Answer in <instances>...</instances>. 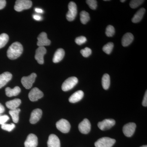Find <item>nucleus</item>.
<instances>
[{"label":"nucleus","instance_id":"38","mask_svg":"<svg viewBox=\"0 0 147 147\" xmlns=\"http://www.w3.org/2000/svg\"><path fill=\"white\" fill-rule=\"evenodd\" d=\"M33 18L36 21H40L42 18L41 16L38 15H33Z\"/></svg>","mask_w":147,"mask_h":147},{"label":"nucleus","instance_id":"35","mask_svg":"<svg viewBox=\"0 0 147 147\" xmlns=\"http://www.w3.org/2000/svg\"><path fill=\"white\" fill-rule=\"evenodd\" d=\"M9 119V117L7 115L0 116V124L1 125L4 124Z\"/></svg>","mask_w":147,"mask_h":147},{"label":"nucleus","instance_id":"40","mask_svg":"<svg viewBox=\"0 0 147 147\" xmlns=\"http://www.w3.org/2000/svg\"><path fill=\"white\" fill-rule=\"evenodd\" d=\"M35 11L36 12L38 13H42L43 12V10L41 9L36 8L35 9Z\"/></svg>","mask_w":147,"mask_h":147},{"label":"nucleus","instance_id":"41","mask_svg":"<svg viewBox=\"0 0 147 147\" xmlns=\"http://www.w3.org/2000/svg\"><path fill=\"white\" fill-rule=\"evenodd\" d=\"M120 1L121 2L123 3L125 1V0H123H123H121V1Z\"/></svg>","mask_w":147,"mask_h":147},{"label":"nucleus","instance_id":"42","mask_svg":"<svg viewBox=\"0 0 147 147\" xmlns=\"http://www.w3.org/2000/svg\"><path fill=\"white\" fill-rule=\"evenodd\" d=\"M140 147H147V145H144V146H142Z\"/></svg>","mask_w":147,"mask_h":147},{"label":"nucleus","instance_id":"23","mask_svg":"<svg viewBox=\"0 0 147 147\" xmlns=\"http://www.w3.org/2000/svg\"><path fill=\"white\" fill-rule=\"evenodd\" d=\"M146 11L145 8H142L139 9L137 13L134 14V16L131 19V21L133 23H137L140 22L142 20L144 14Z\"/></svg>","mask_w":147,"mask_h":147},{"label":"nucleus","instance_id":"2","mask_svg":"<svg viewBox=\"0 0 147 147\" xmlns=\"http://www.w3.org/2000/svg\"><path fill=\"white\" fill-rule=\"evenodd\" d=\"M116 140L108 137H102L95 143L96 147H112L115 143Z\"/></svg>","mask_w":147,"mask_h":147},{"label":"nucleus","instance_id":"30","mask_svg":"<svg viewBox=\"0 0 147 147\" xmlns=\"http://www.w3.org/2000/svg\"><path fill=\"white\" fill-rule=\"evenodd\" d=\"M144 1L142 0H132L130 1L129 5L131 8H136L142 4Z\"/></svg>","mask_w":147,"mask_h":147},{"label":"nucleus","instance_id":"26","mask_svg":"<svg viewBox=\"0 0 147 147\" xmlns=\"http://www.w3.org/2000/svg\"><path fill=\"white\" fill-rule=\"evenodd\" d=\"M90 19L89 14L85 11H82L80 13V21L82 24H86Z\"/></svg>","mask_w":147,"mask_h":147},{"label":"nucleus","instance_id":"5","mask_svg":"<svg viewBox=\"0 0 147 147\" xmlns=\"http://www.w3.org/2000/svg\"><path fill=\"white\" fill-rule=\"evenodd\" d=\"M77 13V6L76 3L71 1L68 4V11L66 14V18L69 21L75 19Z\"/></svg>","mask_w":147,"mask_h":147},{"label":"nucleus","instance_id":"29","mask_svg":"<svg viewBox=\"0 0 147 147\" xmlns=\"http://www.w3.org/2000/svg\"><path fill=\"white\" fill-rule=\"evenodd\" d=\"M115 34V29L113 26L109 25L106 28L105 34L108 37H112Z\"/></svg>","mask_w":147,"mask_h":147},{"label":"nucleus","instance_id":"31","mask_svg":"<svg viewBox=\"0 0 147 147\" xmlns=\"http://www.w3.org/2000/svg\"><path fill=\"white\" fill-rule=\"evenodd\" d=\"M15 125L13 123L4 124L1 125V128L3 130H6L8 131H11L15 128Z\"/></svg>","mask_w":147,"mask_h":147},{"label":"nucleus","instance_id":"6","mask_svg":"<svg viewBox=\"0 0 147 147\" xmlns=\"http://www.w3.org/2000/svg\"><path fill=\"white\" fill-rule=\"evenodd\" d=\"M36 74L33 73L28 76H24L21 79L22 85L27 89L32 88L36 77Z\"/></svg>","mask_w":147,"mask_h":147},{"label":"nucleus","instance_id":"22","mask_svg":"<svg viewBox=\"0 0 147 147\" xmlns=\"http://www.w3.org/2000/svg\"><path fill=\"white\" fill-rule=\"evenodd\" d=\"M21 100L20 99L15 98L6 102V105L10 110H13L18 108V106L21 104Z\"/></svg>","mask_w":147,"mask_h":147},{"label":"nucleus","instance_id":"28","mask_svg":"<svg viewBox=\"0 0 147 147\" xmlns=\"http://www.w3.org/2000/svg\"><path fill=\"white\" fill-rule=\"evenodd\" d=\"M113 47H114V44L113 42H108L103 46V47H102V50L106 54L110 55L112 52Z\"/></svg>","mask_w":147,"mask_h":147},{"label":"nucleus","instance_id":"32","mask_svg":"<svg viewBox=\"0 0 147 147\" xmlns=\"http://www.w3.org/2000/svg\"><path fill=\"white\" fill-rule=\"evenodd\" d=\"M81 53L84 57H88L91 55L92 50L89 47H86L81 50Z\"/></svg>","mask_w":147,"mask_h":147},{"label":"nucleus","instance_id":"18","mask_svg":"<svg viewBox=\"0 0 147 147\" xmlns=\"http://www.w3.org/2000/svg\"><path fill=\"white\" fill-rule=\"evenodd\" d=\"M84 92L82 90H78L73 94L69 98V101L71 103H75L82 100L84 97Z\"/></svg>","mask_w":147,"mask_h":147},{"label":"nucleus","instance_id":"27","mask_svg":"<svg viewBox=\"0 0 147 147\" xmlns=\"http://www.w3.org/2000/svg\"><path fill=\"white\" fill-rule=\"evenodd\" d=\"M8 40L9 36L6 34L3 33L0 35V49L6 45Z\"/></svg>","mask_w":147,"mask_h":147},{"label":"nucleus","instance_id":"8","mask_svg":"<svg viewBox=\"0 0 147 147\" xmlns=\"http://www.w3.org/2000/svg\"><path fill=\"white\" fill-rule=\"evenodd\" d=\"M115 123V121L113 119H105L102 121L98 122V126L101 130H107L113 127Z\"/></svg>","mask_w":147,"mask_h":147},{"label":"nucleus","instance_id":"25","mask_svg":"<svg viewBox=\"0 0 147 147\" xmlns=\"http://www.w3.org/2000/svg\"><path fill=\"white\" fill-rule=\"evenodd\" d=\"M21 111L19 108H16L13 110H11L9 111V114L12 118V120L15 123H17L19 120V114Z\"/></svg>","mask_w":147,"mask_h":147},{"label":"nucleus","instance_id":"44","mask_svg":"<svg viewBox=\"0 0 147 147\" xmlns=\"http://www.w3.org/2000/svg\"><path fill=\"white\" fill-rule=\"evenodd\" d=\"M0 116H1V114H0Z\"/></svg>","mask_w":147,"mask_h":147},{"label":"nucleus","instance_id":"14","mask_svg":"<svg viewBox=\"0 0 147 147\" xmlns=\"http://www.w3.org/2000/svg\"><path fill=\"white\" fill-rule=\"evenodd\" d=\"M38 138L34 134H29L24 143L25 147H36L38 145Z\"/></svg>","mask_w":147,"mask_h":147},{"label":"nucleus","instance_id":"21","mask_svg":"<svg viewBox=\"0 0 147 147\" xmlns=\"http://www.w3.org/2000/svg\"><path fill=\"white\" fill-rule=\"evenodd\" d=\"M6 95L8 97H12L18 95L21 91V88L18 86L14 87L13 89L7 87L5 88Z\"/></svg>","mask_w":147,"mask_h":147},{"label":"nucleus","instance_id":"34","mask_svg":"<svg viewBox=\"0 0 147 147\" xmlns=\"http://www.w3.org/2000/svg\"><path fill=\"white\" fill-rule=\"evenodd\" d=\"M75 42L76 44L79 45H81L84 44L87 41V39L86 37L81 36L78 37L75 39Z\"/></svg>","mask_w":147,"mask_h":147},{"label":"nucleus","instance_id":"33","mask_svg":"<svg viewBox=\"0 0 147 147\" xmlns=\"http://www.w3.org/2000/svg\"><path fill=\"white\" fill-rule=\"evenodd\" d=\"M86 2L89 6L90 8L93 10L96 9L97 6V1L95 0H87L86 1Z\"/></svg>","mask_w":147,"mask_h":147},{"label":"nucleus","instance_id":"15","mask_svg":"<svg viewBox=\"0 0 147 147\" xmlns=\"http://www.w3.org/2000/svg\"><path fill=\"white\" fill-rule=\"evenodd\" d=\"M42 115V110L40 109H36L33 110L31 114L30 121L31 123L35 124L39 121L41 118Z\"/></svg>","mask_w":147,"mask_h":147},{"label":"nucleus","instance_id":"11","mask_svg":"<svg viewBox=\"0 0 147 147\" xmlns=\"http://www.w3.org/2000/svg\"><path fill=\"white\" fill-rule=\"evenodd\" d=\"M47 50L44 47H39L36 49L35 58L40 64L44 63V56Z\"/></svg>","mask_w":147,"mask_h":147},{"label":"nucleus","instance_id":"7","mask_svg":"<svg viewBox=\"0 0 147 147\" xmlns=\"http://www.w3.org/2000/svg\"><path fill=\"white\" fill-rule=\"evenodd\" d=\"M56 127L61 132L67 133L70 130L71 125L68 121L65 119H61L57 122Z\"/></svg>","mask_w":147,"mask_h":147},{"label":"nucleus","instance_id":"39","mask_svg":"<svg viewBox=\"0 0 147 147\" xmlns=\"http://www.w3.org/2000/svg\"><path fill=\"white\" fill-rule=\"evenodd\" d=\"M5 111V108L1 103H0V114L3 113Z\"/></svg>","mask_w":147,"mask_h":147},{"label":"nucleus","instance_id":"17","mask_svg":"<svg viewBox=\"0 0 147 147\" xmlns=\"http://www.w3.org/2000/svg\"><path fill=\"white\" fill-rule=\"evenodd\" d=\"M12 77L11 74L7 71L0 74V89L4 86L6 84L10 81Z\"/></svg>","mask_w":147,"mask_h":147},{"label":"nucleus","instance_id":"1","mask_svg":"<svg viewBox=\"0 0 147 147\" xmlns=\"http://www.w3.org/2000/svg\"><path fill=\"white\" fill-rule=\"evenodd\" d=\"M23 46L20 42H13L7 50V57L11 60L16 59L21 56L23 53Z\"/></svg>","mask_w":147,"mask_h":147},{"label":"nucleus","instance_id":"13","mask_svg":"<svg viewBox=\"0 0 147 147\" xmlns=\"http://www.w3.org/2000/svg\"><path fill=\"white\" fill-rule=\"evenodd\" d=\"M79 131L82 134H88L91 129V124L90 121L88 119H84L79 123Z\"/></svg>","mask_w":147,"mask_h":147},{"label":"nucleus","instance_id":"4","mask_svg":"<svg viewBox=\"0 0 147 147\" xmlns=\"http://www.w3.org/2000/svg\"><path fill=\"white\" fill-rule=\"evenodd\" d=\"M78 82V79L76 77L74 76L69 77L63 82L62 85V90L66 92L72 89Z\"/></svg>","mask_w":147,"mask_h":147},{"label":"nucleus","instance_id":"24","mask_svg":"<svg viewBox=\"0 0 147 147\" xmlns=\"http://www.w3.org/2000/svg\"><path fill=\"white\" fill-rule=\"evenodd\" d=\"M110 76L108 74H105L102 76V88L105 90L108 89L110 86Z\"/></svg>","mask_w":147,"mask_h":147},{"label":"nucleus","instance_id":"37","mask_svg":"<svg viewBox=\"0 0 147 147\" xmlns=\"http://www.w3.org/2000/svg\"><path fill=\"white\" fill-rule=\"evenodd\" d=\"M6 1L5 0H0V10L5 7Z\"/></svg>","mask_w":147,"mask_h":147},{"label":"nucleus","instance_id":"43","mask_svg":"<svg viewBox=\"0 0 147 147\" xmlns=\"http://www.w3.org/2000/svg\"><path fill=\"white\" fill-rule=\"evenodd\" d=\"M104 1H110L109 0H104Z\"/></svg>","mask_w":147,"mask_h":147},{"label":"nucleus","instance_id":"36","mask_svg":"<svg viewBox=\"0 0 147 147\" xmlns=\"http://www.w3.org/2000/svg\"><path fill=\"white\" fill-rule=\"evenodd\" d=\"M142 105L145 107H146L147 106V91H146V93L144 96L143 101L142 102Z\"/></svg>","mask_w":147,"mask_h":147},{"label":"nucleus","instance_id":"10","mask_svg":"<svg viewBox=\"0 0 147 147\" xmlns=\"http://www.w3.org/2000/svg\"><path fill=\"white\" fill-rule=\"evenodd\" d=\"M136 128V124L134 123H129L124 125L123 131L125 136L131 137L135 132Z\"/></svg>","mask_w":147,"mask_h":147},{"label":"nucleus","instance_id":"20","mask_svg":"<svg viewBox=\"0 0 147 147\" xmlns=\"http://www.w3.org/2000/svg\"><path fill=\"white\" fill-rule=\"evenodd\" d=\"M65 53L64 50L62 48H59L55 52L54 57H53V62L54 63H57L59 62L63 59L64 57Z\"/></svg>","mask_w":147,"mask_h":147},{"label":"nucleus","instance_id":"12","mask_svg":"<svg viewBox=\"0 0 147 147\" xmlns=\"http://www.w3.org/2000/svg\"><path fill=\"white\" fill-rule=\"evenodd\" d=\"M37 45L39 47H44L49 45L51 41L47 38V34L45 32H41L37 38Z\"/></svg>","mask_w":147,"mask_h":147},{"label":"nucleus","instance_id":"16","mask_svg":"<svg viewBox=\"0 0 147 147\" xmlns=\"http://www.w3.org/2000/svg\"><path fill=\"white\" fill-rule=\"evenodd\" d=\"M48 147H60L61 144L59 139L57 135L50 134L47 141Z\"/></svg>","mask_w":147,"mask_h":147},{"label":"nucleus","instance_id":"19","mask_svg":"<svg viewBox=\"0 0 147 147\" xmlns=\"http://www.w3.org/2000/svg\"><path fill=\"white\" fill-rule=\"evenodd\" d=\"M134 38V36L131 33L125 34L122 39V45L124 47L128 46L133 41Z\"/></svg>","mask_w":147,"mask_h":147},{"label":"nucleus","instance_id":"3","mask_svg":"<svg viewBox=\"0 0 147 147\" xmlns=\"http://www.w3.org/2000/svg\"><path fill=\"white\" fill-rule=\"evenodd\" d=\"M32 2L29 0H17L15 3L14 9L17 11H21L29 9L31 7Z\"/></svg>","mask_w":147,"mask_h":147},{"label":"nucleus","instance_id":"9","mask_svg":"<svg viewBox=\"0 0 147 147\" xmlns=\"http://www.w3.org/2000/svg\"><path fill=\"white\" fill-rule=\"evenodd\" d=\"M43 93L39 89L34 88L29 92V99L32 101H36L43 97Z\"/></svg>","mask_w":147,"mask_h":147}]
</instances>
